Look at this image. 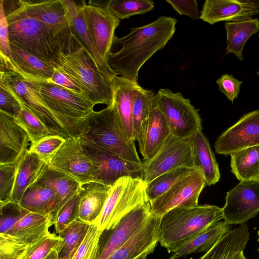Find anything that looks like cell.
I'll use <instances>...</instances> for the list:
<instances>
[{
  "label": "cell",
  "mask_w": 259,
  "mask_h": 259,
  "mask_svg": "<svg viewBox=\"0 0 259 259\" xmlns=\"http://www.w3.org/2000/svg\"><path fill=\"white\" fill-rule=\"evenodd\" d=\"M177 20L161 16L145 25L132 28L121 37L115 35L107 62L116 75L138 80L144 64L172 37Z\"/></svg>",
  "instance_id": "obj_1"
},
{
  "label": "cell",
  "mask_w": 259,
  "mask_h": 259,
  "mask_svg": "<svg viewBox=\"0 0 259 259\" xmlns=\"http://www.w3.org/2000/svg\"><path fill=\"white\" fill-rule=\"evenodd\" d=\"M3 3L10 44L54 66L61 48L52 33L28 13L22 0H3Z\"/></svg>",
  "instance_id": "obj_2"
},
{
  "label": "cell",
  "mask_w": 259,
  "mask_h": 259,
  "mask_svg": "<svg viewBox=\"0 0 259 259\" xmlns=\"http://www.w3.org/2000/svg\"><path fill=\"white\" fill-rule=\"evenodd\" d=\"M79 137L124 160L142 163L135 141L126 134L113 103L100 111L93 110L85 117L81 124Z\"/></svg>",
  "instance_id": "obj_3"
},
{
  "label": "cell",
  "mask_w": 259,
  "mask_h": 259,
  "mask_svg": "<svg viewBox=\"0 0 259 259\" xmlns=\"http://www.w3.org/2000/svg\"><path fill=\"white\" fill-rule=\"evenodd\" d=\"M223 219L222 208L204 204L175 208L161 219L159 243L168 253L210 225Z\"/></svg>",
  "instance_id": "obj_4"
},
{
  "label": "cell",
  "mask_w": 259,
  "mask_h": 259,
  "mask_svg": "<svg viewBox=\"0 0 259 259\" xmlns=\"http://www.w3.org/2000/svg\"><path fill=\"white\" fill-rule=\"evenodd\" d=\"M54 67L72 79L95 105L112 104L110 82L83 47L68 53L59 51Z\"/></svg>",
  "instance_id": "obj_5"
},
{
  "label": "cell",
  "mask_w": 259,
  "mask_h": 259,
  "mask_svg": "<svg viewBox=\"0 0 259 259\" xmlns=\"http://www.w3.org/2000/svg\"><path fill=\"white\" fill-rule=\"evenodd\" d=\"M46 104L71 137L80 136L82 123L95 104L87 98L52 83H39Z\"/></svg>",
  "instance_id": "obj_6"
},
{
  "label": "cell",
  "mask_w": 259,
  "mask_h": 259,
  "mask_svg": "<svg viewBox=\"0 0 259 259\" xmlns=\"http://www.w3.org/2000/svg\"><path fill=\"white\" fill-rule=\"evenodd\" d=\"M141 178L124 177L112 187L97 225L102 231L114 228L133 209L150 202Z\"/></svg>",
  "instance_id": "obj_7"
},
{
  "label": "cell",
  "mask_w": 259,
  "mask_h": 259,
  "mask_svg": "<svg viewBox=\"0 0 259 259\" xmlns=\"http://www.w3.org/2000/svg\"><path fill=\"white\" fill-rule=\"evenodd\" d=\"M0 84L14 94L52 135H59L66 139L71 137L44 101L40 92L39 83L26 80L12 71L0 70Z\"/></svg>",
  "instance_id": "obj_8"
},
{
  "label": "cell",
  "mask_w": 259,
  "mask_h": 259,
  "mask_svg": "<svg viewBox=\"0 0 259 259\" xmlns=\"http://www.w3.org/2000/svg\"><path fill=\"white\" fill-rule=\"evenodd\" d=\"M28 13L41 22L60 45L61 52L68 53L82 47L74 35L61 0H22Z\"/></svg>",
  "instance_id": "obj_9"
},
{
  "label": "cell",
  "mask_w": 259,
  "mask_h": 259,
  "mask_svg": "<svg viewBox=\"0 0 259 259\" xmlns=\"http://www.w3.org/2000/svg\"><path fill=\"white\" fill-rule=\"evenodd\" d=\"M184 167L196 170L191 142L171 133L155 156L142 163L141 178L147 184L166 172Z\"/></svg>",
  "instance_id": "obj_10"
},
{
  "label": "cell",
  "mask_w": 259,
  "mask_h": 259,
  "mask_svg": "<svg viewBox=\"0 0 259 259\" xmlns=\"http://www.w3.org/2000/svg\"><path fill=\"white\" fill-rule=\"evenodd\" d=\"M171 133L188 139L200 130L202 121L198 110L180 93L161 89L156 93Z\"/></svg>",
  "instance_id": "obj_11"
},
{
  "label": "cell",
  "mask_w": 259,
  "mask_h": 259,
  "mask_svg": "<svg viewBox=\"0 0 259 259\" xmlns=\"http://www.w3.org/2000/svg\"><path fill=\"white\" fill-rule=\"evenodd\" d=\"M49 215L28 212L9 230L0 233V255L15 259L27 246L49 232Z\"/></svg>",
  "instance_id": "obj_12"
},
{
  "label": "cell",
  "mask_w": 259,
  "mask_h": 259,
  "mask_svg": "<svg viewBox=\"0 0 259 259\" xmlns=\"http://www.w3.org/2000/svg\"><path fill=\"white\" fill-rule=\"evenodd\" d=\"M80 140L83 150L96 166L93 181L112 187L124 177L141 178L142 164L124 160L112 152Z\"/></svg>",
  "instance_id": "obj_13"
},
{
  "label": "cell",
  "mask_w": 259,
  "mask_h": 259,
  "mask_svg": "<svg viewBox=\"0 0 259 259\" xmlns=\"http://www.w3.org/2000/svg\"><path fill=\"white\" fill-rule=\"evenodd\" d=\"M80 184L93 181L96 166L82 149L80 138L70 137L47 164Z\"/></svg>",
  "instance_id": "obj_14"
},
{
  "label": "cell",
  "mask_w": 259,
  "mask_h": 259,
  "mask_svg": "<svg viewBox=\"0 0 259 259\" xmlns=\"http://www.w3.org/2000/svg\"><path fill=\"white\" fill-rule=\"evenodd\" d=\"M223 219L232 225L246 224L259 213V179L241 181L226 193Z\"/></svg>",
  "instance_id": "obj_15"
},
{
  "label": "cell",
  "mask_w": 259,
  "mask_h": 259,
  "mask_svg": "<svg viewBox=\"0 0 259 259\" xmlns=\"http://www.w3.org/2000/svg\"><path fill=\"white\" fill-rule=\"evenodd\" d=\"M206 185L201 172L195 170L150 202L152 213L162 217L175 208L197 205L200 194Z\"/></svg>",
  "instance_id": "obj_16"
},
{
  "label": "cell",
  "mask_w": 259,
  "mask_h": 259,
  "mask_svg": "<svg viewBox=\"0 0 259 259\" xmlns=\"http://www.w3.org/2000/svg\"><path fill=\"white\" fill-rule=\"evenodd\" d=\"M151 214L148 202L127 213L113 229L103 231L98 259H107L144 226Z\"/></svg>",
  "instance_id": "obj_17"
},
{
  "label": "cell",
  "mask_w": 259,
  "mask_h": 259,
  "mask_svg": "<svg viewBox=\"0 0 259 259\" xmlns=\"http://www.w3.org/2000/svg\"><path fill=\"white\" fill-rule=\"evenodd\" d=\"M259 145V110L243 115L239 120L218 137L215 152L229 155L241 149Z\"/></svg>",
  "instance_id": "obj_18"
},
{
  "label": "cell",
  "mask_w": 259,
  "mask_h": 259,
  "mask_svg": "<svg viewBox=\"0 0 259 259\" xmlns=\"http://www.w3.org/2000/svg\"><path fill=\"white\" fill-rule=\"evenodd\" d=\"M84 19L99 54L108 63L115 30L118 26V20L109 10L108 6L100 7L83 3Z\"/></svg>",
  "instance_id": "obj_19"
},
{
  "label": "cell",
  "mask_w": 259,
  "mask_h": 259,
  "mask_svg": "<svg viewBox=\"0 0 259 259\" xmlns=\"http://www.w3.org/2000/svg\"><path fill=\"white\" fill-rule=\"evenodd\" d=\"M10 57L1 56L0 70L17 73L26 80L38 83H48L55 67L45 61L11 44Z\"/></svg>",
  "instance_id": "obj_20"
},
{
  "label": "cell",
  "mask_w": 259,
  "mask_h": 259,
  "mask_svg": "<svg viewBox=\"0 0 259 259\" xmlns=\"http://www.w3.org/2000/svg\"><path fill=\"white\" fill-rule=\"evenodd\" d=\"M258 13V0H206L199 18L212 25L247 19Z\"/></svg>",
  "instance_id": "obj_21"
},
{
  "label": "cell",
  "mask_w": 259,
  "mask_h": 259,
  "mask_svg": "<svg viewBox=\"0 0 259 259\" xmlns=\"http://www.w3.org/2000/svg\"><path fill=\"white\" fill-rule=\"evenodd\" d=\"M29 142L27 133L15 118L0 111V164L18 160L28 149Z\"/></svg>",
  "instance_id": "obj_22"
},
{
  "label": "cell",
  "mask_w": 259,
  "mask_h": 259,
  "mask_svg": "<svg viewBox=\"0 0 259 259\" xmlns=\"http://www.w3.org/2000/svg\"><path fill=\"white\" fill-rule=\"evenodd\" d=\"M61 2L67 12L74 35L99 70L110 82L111 79L116 75L108 64L100 56L88 30L83 11V1L82 4H77L74 1L61 0Z\"/></svg>",
  "instance_id": "obj_23"
},
{
  "label": "cell",
  "mask_w": 259,
  "mask_h": 259,
  "mask_svg": "<svg viewBox=\"0 0 259 259\" xmlns=\"http://www.w3.org/2000/svg\"><path fill=\"white\" fill-rule=\"evenodd\" d=\"M161 218L152 213L144 226L107 259H137L152 253L159 243Z\"/></svg>",
  "instance_id": "obj_24"
},
{
  "label": "cell",
  "mask_w": 259,
  "mask_h": 259,
  "mask_svg": "<svg viewBox=\"0 0 259 259\" xmlns=\"http://www.w3.org/2000/svg\"><path fill=\"white\" fill-rule=\"evenodd\" d=\"M171 134L158 96H154L144 139L139 147L145 160L151 159L160 150Z\"/></svg>",
  "instance_id": "obj_25"
},
{
  "label": "cell",
  "mask_w": 259,
  "mask_h": 259,
  "mask_svg": "<svg viewBox=\"0 0 259 259\" xmlns=\"http://www.w3.org/2000/svg\"><path fill=\"white\" fill-rule=\"evenodd\" d=\"M112 102L128 138L134 141L133 109L134 101L142 88L138 81L115 75L110 81Z\"/></svg>",
  "instance_id": "obj_26"
},
{
  "label": "cell",
  "mask_w": 259,
  "mask_h": 259,
  "mask_svg": "<svg viewBox=\"0 0 259 259\" xmlns=\"http://www.w3.org/2000/svg\"><path fill=\"white\" fill-rule=\"evenodd\" d=\"M112 187L91 181L80 184L78 219L97 224Z\"/></svg>",
  "instance_id": "obj_27"
},
{
  "label": "cell",
  "mask_w": 259,
  "mask_h": 259,
  "mask_svg": "<svg viewBox=\"0 0 259 259\" xmlns=\"http://www.w3.org/2000/svg\"><path fill=\"white\" fill-rule=\"evenodd\" d=\"M35 182L49 187L58 197V204L49 215L50 222L54 225L59 211L78 190L80 184L72 178L51 168L47 164Z\"/></svg>",
  "instance_id": "obj_28"
},
{
  "label": "cell",
  "mask_w": 259,
  "mask_h": 259,
  "mask_svg": "<svg viewBox=\"0 0 259 259\" xmlns=\"http://www.w3.org/2000/svg\"><path fill=\"white\" fill-rule=\"evenodd\" d=\"M246 224L231 230L199 259H244V250L249 240Z\"/></svg>",
  "instance_id": "obj_29"
},
{
  "label": "cell",
  "mask_w": 259,
  "mask_h": 259,
  "mask_svg": "<svg viewBox=\"0 0 259 259\" xmlns=\"http://www.w3.org/2000/svg\"><path fill=\"white\" fill-rule=\"evenodd\" d=\"M232 225L225 221L215 222L179 246L169 259L198 252H206L232 229Z\"/></svg>",
  "instance_id": "obj_30"
},
{
  "label": "cell",
  "mask_w": 259,
  "mask_h": 259,
  "mask_svg": "<svg viewBox=\"0 0 259 259\" xmlns=\"http://www.w3.org/2000/svg\"><path fill=\"white\" fill-rule=\"evenodd\" d=\"M191 142L196 169L199 170L206 185L217 183L220 179L218 163L207 138L200 130L189 138Z\"/></svg>",
  "instance_id": "obj_31"
},
{
  "label": "cell",
  "mask_w": 259,
  "mask_h": 259,
  "mask_svg": "<svg viewBox=\"0 0 259 259\" xmlns=\"http://www.w3.org/2000/svg\"><path fill=\"white\" fill-rule=\"evenodd\" d=\"M45 164L37 154L28 149L24 153L17 168L10 202L19 204L25 191L36 182Z\"/></svg>",
  "instance_id": "obj_32"
},
{
  "label": "cell",
  "mask_w": 259,
  "mask_h": 259,
  "mask_svg": "<svg viewBox=\"0 0 259 259\" xmlns=\"http://www.w3.org/2000/svg\"><path fill=\"white\" fill-rule=\"evenodd\" d=\"M226 31V54L232 53L240 61H243V50L248 39L259 31V20L247 19L228 22L224 25Z\"/></svg>",
  "instance_id": "obj_33"
},
{
  "label": "cell",
  "mask_w": 259,
  "mask_h": 259,
  "mask_svg": "<svg viewBox=\"0 0 259 259\" xmlns=\"http://www.w3.org/2000/svg\"><path fill=\"white\" fill-rule=\"evenodd\" d=\"M58 198L53 190L41 184L34 182L23 194L19 205L31 212L49 215L55 209Z\"/></svg>",
  "instance_id": "obj_34"
},
{
  "label": "cell",
  "mask_w": 259,
  "mask_h": 259,
  "mask_svg": "<svg viewBox=\"0 0 259 259\" xmlns=\"http://www.w3.org/2000/svg\"><path fill=\"white\" fill-rule=\"evenodd\" d=\"M230 155L231 171L240 182L259 179V145L241 149Z\"/></svg>",
  "instance_id": "obj_35"
},
{
  "label": "cell",
  "mask_w": 259,
  "mask_h": 259,
  "mask_svg": "<svg viewBox=\"0 0 259 259\" xmlns=\"http://www.w3.org/2000/svg\"><path fill=\"white\" fill-rule=\"evenodd\" d=\"M155 94L152 90L142 88L134 101L133 137L134 141H138L139 147L141 146L144 139L152 101Z\"/></svg>",
  "instance_id": "obj_36"
},
{
  "label": "cell",
  "mask_w": 259,
  "mask_h": 259,
  "mask_svg": "<svg viewBox=\"0 0 259 259\" xmlns=\"http://www.w3.org/2000/svg\"><path fill=\"white\" fill-rule=\"evenodd\" d=\"M63 243V240L60 236L49 231L27 246L16 259H46L55 250H59L60 252Z\"/></svg>",
  "instance_id": "obj_37"
},
{
  "label": "cell",
  "mask_w": 259,
  "mask_h": 259,
  "mask_svg": "<svg viewBox=\"0 0 259 259\" xmlns=\"http://www.w3.org/2000/svg\"><path fill=\"white\" fill-rule=\"evenodd\" d=\"M195 170L189 167H181L166 172L146 184V193L151 202L164 193L178 182Z\"/></svg>",
  "instance_id": "obj_38"
},
{
  "label": "cell",
  "mask_w": 259,
  "mask_h": 259,
  "mask_svg": "<svg viewBox=\"0 0 259 259\" xmlns=\"http://www.w3.org/2000/svg\"><path fill=\"white\" fill-rule=\"evenodd\" d=\"M90 225L78 219L70 224L58 235L63 240L59 257L72 258L84 239Z\"/></svg>",
  "instance_id": "obj_39"
},
{
  "label": "cell",
  "mask_w": 259,
  "mask_h": 259,
  "mask_svg": "<svg viewBox=\"0 0 259 259\" xmlns=\"http://www.w3.org/2000/svg\"><path fill=\"white\" fill-rule=\"evenodd\" d=\"M154 7L150 0H110L108 8L119 20L137 14L147 13Z\"/></svg>",
  "instance_id": "obj_40"
},
{
  "label": "cell",
  "mask_w": 259,
  "mask_h": 259,
  "mask_svg": "<svg viewBox=\"0 0 259 259\" xmlns=\"http://www.w3.org/2000/svg\"><path fill=\"white\" fill-rule=\"evenodd\" d=\"M15 120L27 133L30 144L53 135L47 126L22 104L21 110Z\"/></svg>",
  "instance_id": "obj_41"
},
{
  "label": "cell",
  "mask_w": 259,
  "mask_h": 259,
  "mask_svg": "<svg viewBox=\"0 0 259 259\" xmlns=\"http://www.w3.org/2000/svg\"><path fill=\"white\" fill-rule=\"evenodd\" d=\"M103 231L96 224L90 225L84 239L71 259H98Z\"/></svg>",
  "instance_id": "obj_42"
},
{
  "label": "cell",
  "mask_w": 259,
  "mask_h": 259,
  "mask_svg": "<svg viewBox=\"0 0 259 259\" xmlns=\"http://www.w3.org/2000/svg\"><path fill=\"white\" fill-rule=\"evenodd\" d=\"M66 140L64 137L59 135H50L34 144H30L28 151L37 154L46 164H47L64 144Z\"/></svg>",
  "instance_id": "obj_43"
},
{
  "label": "cell",
  "mask_w": 259,
  "mask_h": 259,
  "mask_svg": "<svg viewBox=\"0 0 259 259\" xmlns=\"http://www.w3.org/2000/svg\"><path fill=\"white\" fill-rule=\"evenodd\" d=\"M22 156L14 162L0 164V203H6L10 200Z\"/></svg>",
  "instance_id": "obj_44"
},
{
  "label": "cell",
  "mask_w": 259,
  "mask_h": 259,
  "mask_svg": "<svg viewBox=\"0 0 259 259\" xmlns=\"http://www.w3.org/2000/svg\"><path fill=\"white\" fill-rule=\"evenodd\" d=\"M79 194L78 190L59 211L54 226L58 235L70 224L78 220Z\"/></svg>",
  "instance_id": "obj_45"
},
{
  "label": "cell",
  "mask_w": 259,
  "mask_h": 259,
  "mask_svg": "<svg viewBox=\"0 0 259 259\" xmlns=\"http://www.w3.org/2000/svg\"><path fill=\"white\" fill-rule=\"evenodd\" d=\"M219 90L232 103L238 98L242 82L232 75L224 74L216 80Z\"/></svg>",
  "instance_id": "obj_46"
},
{
  "label": "cell",
  "mask_w": 259,
  "mask_h": 259,
  "mask_svg": "<svg viewBox=\"0 0 259 259\" xmlns=\"http://www.w3.org/2000/svg\"><path fill=\"white\" fill-rule=\"evenodd\" d=\"M22 108V104L9 90L0 84V111L10 115L15 118Z\"/></svg>",
  "instance_id": "obj_47"
},
{
  "label": "cell",
  "mask_w": 259,
  "mask_h": 259,
  "mask_svg": "<svg viewBox=\"0 0 259 259\" xmlns=\"http://www.w3.org/2000/svg\"><path fill=\"white\" fill-rule=\"evenodd\" d=\"M11 54L8 22L4 8L3 0H0V55L9 58Z\"/></svg>",
  "instance_id": "obj_48"
},
{
  "label": "cell",
  "mask_w": 259,
  "mask_h": 259,
  "mask_svg": "<svg viewBox=\"0 0 259 259\" xmlns=\"http://www.w3.org/2000/svg\"><path fill=\"white\" fill-rule=\"evenodd\" d=\"M180 15H186L193 19L199 18L198 5L195 0H165Z\"/></svg>",
  "instance_id": "obj_49"
},
{
  "label": "cell",
  "mask_w": 259,
  "mask_h": 259,
  "mask_svg": "<svg viewBox=\"0 0 259 259\" xmlns=\"http://www.w3.org/2000/svg\"><path fill=\"white\" fill-rule=\"evenodd\" d=\"M48 83H52L58 85L76 94L87 98L81 89L72 79L63 72L55 67L53 74Z\"/></svg>",
  "instance_id": "obj_50"
},
{
  "label": "cell",
  "mask_w": 259,
  "mask_h": 259,
  "mask_svg": "<svg viewBox=\"0 0 259 259\" xmlns=\"http://www.w3.org/2000/svg\"><path fill=\"white\" fill-rule=\"evenodd\" d=\"M60 251L56 250L52 252L46 259H69L68 258H60L59 257Z\"/></svg>",
  "instance_id": "obj_51"
},
{
  "label": "cell",
  "mask_w": 259,
  "mask_h": 259,
  "mask_svg": "<svg viewBox=\"0 0 259 259\" xmlns=\"http://www.w3.org/2000/svg\"><path fill=\"white\" fill-rule=\"evenodd\" d=\"M257 236H258V238H257V242H258V248L257 249V251L259 253V230L257 231Z\"/></svg>",
  "instance_id": "obj_52"
},
{
  "label": "cell",
  "mask_w": 259,
  "mask_h": 259,
  "mask_svg": "<svg viewBox=\"0 0 259 259\" xmlns=\"http://www.w3.org/2000/svg\"><path fill=\"white\" fill-rule=\"evenodd\" d=\"M147 256V255H143L137 259H146Z\"/></svg>",
  "instance_id": "obj_53"
},
{
  "label": "cell",
  "mask_w": 259,
  "mask_h": 259,
  "mask_svg": "<svg viewBox=\"0 0 259 259\" xmlns=\"http://www.w3.org/2000/svg\"><path fill=\"white\" fill-rule=\"evenodd\" d=\"M244 259H247L246 257Z\"/></svg>",
  "instance_id": "obj_54"
},
{
  "label": "cell",
  "mask_w": 259,
  "mask_h": 259,
  "mask_svg": "<svg viewBox=\"0 0 259 259\" xmlns=\"http://www.w3.org/2000/svg\"><path fill=\"white\" fill-rule=\"evenodd\" d=\"M258 37H259V31H258Z\"/></svg>",
  "instance_id": "obj_55"
}]
</instances>
